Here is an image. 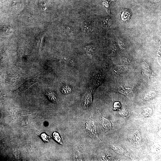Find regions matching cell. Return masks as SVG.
<instances>
[{"instance_id": "cell-1", "label": "cell", "mask_w": 161, "mask_h": 161, "mask_svg": "<svg viewBox=\"0 0 161 161\" xmlns=\"http://www.w3.org/2000/svg\"><path fill=\"white\" fill-rule=\"evenodd\" d=\"M85 128L91 135L94 136L99 141H101L98 137L95 122L92 117H89L86 120L85 123Z\"/></svg>"}, {"instance_id": "cell-2", "label": "cell", "mask_w": 161, "mask_h": 161, "mask_svg": "<svg viewBox=\"0 0 161 161\" xmlns=\"http://www.w3.org/2000/svg\"><path fill=\"white\" fill-rule=\"evenodd\" d=\"M42 75L41 73L33 78L27 80L22 84L19 88L13 92L19 93L25 91L32 85L38 82L40 79Z\"/></svg>"}, {"instance_id": "cell-3", "label": "cell", "mask_w": 161, "mask_h": 161, "mask_svg": "<svg viewBox=\"0 0 161 161\" xmlns=\"http://www.w3.org/2000/svg\"><path fill=\"white\" fill-rule=\"evenodd\" d=\"M118 91L129 99H132L135 95L134 88L129 85H124L121 86L118 89Z\"/></svg>"}, {"instance_id": "cell-4", "label": "cell", "mask_w": 161, "mask_h": 161, "mask_svg": "<svg viewBox=\"0 0 161 161\" xmlns=\"http://www.w3.org/2000/svg\"><path fill=\"white\" fill-rule=\"evenodd\" d=\"M98 112L100 116L101 124L103 127L106 131H110L113 127L112 122L110 120L104 117L101 114L99 110Z\"/></svg>"}, {"instance_id": "cell-5", "label": "cell", "mask_w": 161, "mask_h": 161, "mask_svg": "<svg viewBox=\"0 0 161 161\" xmlns=\"http://www.w3.org/2000/svg\"><path fill=\"white\" fill-rule=\"evenodd\" d=\"M112 148V149L117 154L121 155H125L127 156L128 155V153L122 147L116 145H113Z\"/></svg>"}, {"instance_id": "cell-6", "label": "cell", "mask_w": 161, "mask_h": 161, "mask_svg": "<svg viewBox=\"0 0 161 161\" xmlns=\"http://www.w3.org/2000/svg\"><path fill=\"white\" fill-rule=\"evenodd\" d=\"M133 139L135 143L137 144H139L142 141L141 135L140 131H136L132 134Z\"/></svg>"}, {"instance_id": "cell-7", "label": "cell", "mask_w": 161, "mask_h": 161, "mask_svg": "<svg viewBox=\"0 0 161 161\" xmlns=\"http://www.w3.org/2000/svg\"><path fill=\"white\" fill-rule=\"evenodd\" d=\"M153 111L150 108H147L143 109L140 112L141 116L143 117L150 116L152 115Z\"/></svg>"}, {"instance_id": "cell-8", "label": "cell", "mask_w": 161, "mask_h": 161, "mask_svg": "<svg viewBox=\"0 0 161 161\" xmlns=\"http://www.w3.org/2000/svg\"><path fill=\"white\" fill-rule=\"evenodd\" d=\"M75 155L78 160H81L83 157V151L79 147L76 148L74 151Z\"/></svg>"}, {"instance_id": "cell-9", "label": "cell", "mask_w": 161, "mask_h": 161, "mask_svg": "<svg viewBox=\"0 0 161 161\" xmlns=\"http://www.w3.org/2000/svg\"><path fill=\"white\" fill-rule=\"evenodd\" d=\"M155 93L154 92H150L146 94L145 97L144 99L147 100H151L155 96Z\"/></svg>"}, {"instance_id": "cell-10", "label": "cell", "mask_w": 161, "mask_h": 161, "mask_svg": "<svg viewBox=\"0 0 161 161\" xmlns=\"http://www.w3.org/2000/svg\"><path fill=\"white\" fill-rule=\"evenodd\" d=\"M128 67L125 65H119L115 67V70L119 72H123L126 71L128 69Z\"/></svg>"}, {"instance_id": "cell-11", "label": "cell", "mask_w": 161, "mask_h": 161, "mask_svg": "<svg viewBox=\"0 0 161 161\" xmlns=\"http://www.w3.org/2000/svg\"><path fill=\"white\" fill-rule=\"evenodd\" d=\"M46 95L48 97L49 99L53 102L57 101V99L55 96L52 92H46Z\"/></svg>"}, {"instance_id": "cell-12", "label": "cell", "mask_w": 161, "mask_h": 161, "mask_svg": "<svg viewBox=\"0 0 161 161\" xmlns=\"http://www.w3.org/2000/svg\"><path fill=\"white\" fill-rule=\"evenodd\" d=\"M130 16V13L127 11H124L122 15V18L123 21L128 19Z\"/></svg>"}, {"instance_id": "cell-13", "label": "cell", "mask_w": 161, "mask_h": 161, "mask_svg": "<svg viewBox=\"0 0 161 161\" xmlns=\"http://www.w3.org/2000/svg\"><path fill=\"white\" fill-rule=\"evenodd\" d=\"M53 136L57 141L60 143L62 144V140L58 133L56 132H54V133H53Z\"/></svg>"}, {"instance_id": "cell-14", "label": "cell", "mask_w": 161, "mask_h": 161, "mask_svg": "<svg viewBox=\"0 0 161 161\" xmlns=\"http://www.w3.org/2000/svg\"><path fill=\"white\" fill-rule=\"evenodd\" d=\"M120 108V105L118 102H115L114 104L113 109L115 110H119Z\"/></svg>"}, {"instance_id": "cell-15", "label": "cell", "mask_w": 161, "mask_h": 161, "mask_svg": "<svg viewBox=\"0 0 161 161\" xmlns=\"http://www.w3.org/2000/svg\"><path fill=\"white\" fill-rule=\"evenodd\" d=\"M103 24L106 27L109 25L110 24V20L108 19H106L103 21Z\"/></svg>"}, {"instance_id": "cell-16", "label": "cell", "mask_w": 161, "mask_h": 161, "mask_svg": "<svg viewBox=\"0 0 161 161\" xmlns=\"http://www.w3.org/2000/svg\"><path fill=\"white\" fill-rule=\"evenodd\" d=\"M120 114L124 117H126L129 114L127 111L123 110L120 112Z\"/></svg>"}, {"instance_id": "cell-17", "label": "cell", "mask_w": 161, "mask_h": 161, "mask_svg": "<svg viewBox=\"0 0 161 161\" xmlns=\"http://www.w3.org/2000/svg\"><path fill=\"white\" fill-rule=\"evenodd\" d=\"M118 44L120 47L121 49H124L125 47V45L123 42L121 41H119L118 42Z\"/></svg>"}, {"instance_id": "cell-18", "label": "cell", "mask_w": 161, "mask_h": 161, "mask_svg": "<svg viewBox=\"0 0 161 161\" xmlns=\"http://www.w3.org/2000/svg\"><path fill=\"white\" fill-rule=\"evenodd\" d=\"M13 153L15 157L18 158L19 156L18 151L16 149H15L14 150Z\"/></svg>"}]
</instances>
